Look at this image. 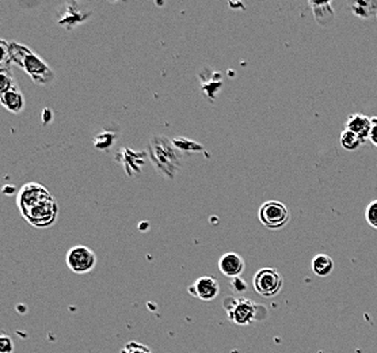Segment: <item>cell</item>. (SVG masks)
<instances>
[{
    "label": "cell",
    "instance_id": "7a4b0ae2",
    "mask_svg": "<svg viewBox=\"0 0 377 353\" xmlns=\"http://www.w3.org/2000/svg\"><path fill=\"white\" fill-rule=\"evenodd\" d=\"M1 51L10 63L22 68L37 85L47 86L54 81V72L49 68L47 63L26 45L1 40Z\"/></svg>",
    "mask_w": 377,
    "mask_h": 353
},
{
    "label": "cell",
    "instance_id": "5bb4252c",
    "mask_svg": "<svg viewBox=\"0 0 377 353\" xmlns=\"http://www.w3.org/2000/svg\"><path fill=\"white\" fill-rule=\"evenodd\" d=\"M311 268L316 276L326 277L330 276L331 272L334 270V261L329 254L321 253L312 258Z\"/></svg>",
    "mask_w": 377,
    "mask_h": 353
},
{
    "label": "cell",
    "instance_id": "d6986e66",
    "mask_svg": "<svg viewBox=\"0 0 377 353\" xmlns=\"http://www.w3.org/2000/svg\"><path fill=\"white\" fill-rule=\"evenodd\" d=\"M365 219L369 226L377 230V200L369 202V205L365 209Z\"/></svg>",
    "mask_w": 377,
    "mask_h": 353
},
{
    "label": "cell",
    "instance_id": "277c9868",
    "mask_svg": "<svg viewBox=\"0 0 377 353\" xmlns=\"http://www.w3.org/2000/svg\"><path fill=\"white\" fill-rule=\"evenodd\" d=\"M223 307L227 312V318L239 326H247L258 319V311L261 307L247 298L227 297L223 301Z\"/></svg>",
    "mask_w": 377,
    "mask_h": 353
},
{
    "label": "cell",
    "instance_id": "ba28073f",
    "mask_svg": "<svg viewBox=\"0 0 377 353\" xmlns=\"http://www.w3.org/2000/svg\"><path fill=\"white\" fill-rule=\"evenodd\" d=\"M188 292L204 302H211L217 298L220 292V286L215 277L201 276L193 283L191 287H188Z\"/></svg>",
    "mask_w": 377,
    "mask_h": 353
},
{
    "label": "cell",
    "instance_id": "9a60e30c",
    "mask_svg": "<svg viewBox=\"0 0 377 353\" xmlns=\"http://www.w3.org/2000/svg\"><path fill=\"white\" fill-rule=\"evenodd\" d=\"M361 145H364L363 140L354 132L345 128V131L341 133V146L346 151H356L361 147Z\"/></svg>",
    "mask_w": 377,
    "mask_h": 353
},
{
    "label": "cell",
    "instance_id": "6da1fadb",
    "mask_svg": "<svg viewBox=\"0 0 377 353\" xmlns=\"http://www.w3.org/2000/svg\"><path fill=\"white\" fill-rule=\"evenodd\" d=\"M17 205L22 217L36 228L53 226L58 216V204L47 188L37 182L23 185L17 195Z\"/></svg>",
    "mask_w": 377,
    "mask_h": 353
},
{
    "label": "cell",
    "instance_id": "52a82bcc",
    "mask_svg": "<svg viewBox=\"0 0 377 353\" xmlns=\"http://www.w3.org/2000/svg\"><path fill=\"white\" fill-rule=\"evenodd\" d=\"M65 262L71 272L76 275H85L90 273L94 269L96 265V255L90 248L78 245L68 250Z\"/></svg>",
    "mask_w": 377,
    "mask_h": 353
},
{
    "label": "cell",
    "instance_id": "30bf717a",
    "mask_svg": "<svg viewBox=\"0 0 377 353\" xmlns=\"http://www.w3.org/2000/svg\"><path fill=\"white\" fill-rule=\"evenodd\" d=\"M346 129L354 132L363 140V143H367L372 129V118L361 113H354L347 117Z\"/></svg>",
    "mask_w": 377,
    "mask_h": 353
},
{
    "label": "cell",
    "instance_id": "7c38bea8",
    "mask_svg": "<svg viewBox=\"0 0 377 353\" xmlns=\"http://www.w3.org/2000/svg\"><path fill=\"white\" fill-rule=\"evenodd\" d=\"M1 105L11 113H21L25 107V98L18 86L1 93Z\"/></svg>",
    "mask_w": 377,
    "mask_h": 353
},
{
    "label": "cell",
    "instance_id": "5b68a950",
    "mask_svg": "<svg viewBox=\"0 0 377 353\" xmlns=\"http://www.w3.org/2000/svg\"><path fill=\"white\" fill-rule=\"evenodd\" d=\"M252 286L261 297L273 298L283 290V276L276 268H262L255 273Z\"/></svg>",
    "mask_w": 377,
    "mask_h": 353
},
{
    "label": "cell",
    "instance_id": "2e32d148",
    "mask_svg": "<svg viewBox=\"0 0 377 353\" xmlns=\"http://www.w3.org/2000/svg\"><path fill=\"white\" fill-rule=\"evenodd\" d=\"M173 145L177 147V150L181 152H202L205 151L204 146H201L200 143L185 139V138H177L173 140Z\"/></svg>",
    "mask_w": 377,
    "mask_h": 353
},
{
    "label": "cell",
    "instance_id": "e0dca14e",
    "mask_svg": "<svg viewBox=\"0 0 377 353\" xmlns=\"http://www.w3.org/2000/svg\"><path fill=\"white\" fill-rule=\"evenodd\" d=\"M0 76H1V83H0V86H1V93H4V92H7V90L12 89L14 86H17V85L14 83V78H12V72H11V68H10V67H1V74H0Z\"/></svg>",
    "mask_w": 377,
    "mask_h": 353
},
{
    "label": "cell",
    "instance_id": "8fae6325",
    "mask_svg": "<svg viewBox=\"0 0 377 353\" xmlns=\"http://www.w3.org/2000/svg\"><path fill=\"white\" fill-rule=\"evenodd\" d=\"M79 7H80V4H78V3L67 4L65 6V12H63V15L60 18V25L67 26V28H72V26L86 21L90 14H87L86 10H79Z\"/></svg>",
    "mask_w": 377,
    "mask_h": 353
},
{
    "label": "cell",
    "instance_id": "9c48e42d",
    "mask_svg": "<svg viewBox=\"0 0 377 353\" xmlns=\"http://www.w3.org/2000/svg\"><path fill=\"white\" fill-rule=\"evenodd\" d=\"M244 268H246V262L243 257L239 255L237 253H226L219 259V269L226 277H231V279L240 277V275L244 272Z\"/></svg>",
    "mask_w": 377,
    "mask_h": 353
},
{
    "label": "cell",
    "instance_id": "8992f818",
    "mask_svg": "<svg viewBox=\"0 0 377 353\" xmlns=\"http://www.w3.org/2000/svg\"><path fill=\"white\" fill-rule=\"evenodd\" d=\"M258 217L259 222L269 230H281L283 228L289 219V211L286 205L281 202L270 200V202H263L259 206L258 211Z\"/></svg>",
    "mask_w": 377,
    "mask_h": 353
},
{
    "label": "cell",
    "instance_id": "44dd1931",
    "mask_svg": "<svg viewBox=\"0 0 377 353\" xmlns=\"http://www.w3.org/2000/svg\"><path fill=\"white\" fill-rule=\"evenodd\" d=\"M231 287L234 288V291H235L236 294H241V292L246 291L247 284H246V281H244L241 277H235V279H233Z\"/></svg>",
    "mask_w": 377,
    "mask_h": 353
},
{
    "label": "cell",
    "instance_id": "7402d4cb",
    "mask_svg": "<svg viewBox=\"0 0 377 353\" xmlns=\"http://www.w3.org/2000/svg\"><path fill=\"white\" fill-rule=\"evenodd\" d=\"M369 142L377 147V117L372 118V129L369 133Z\"/></svg>",
    "mask_w": 377,
    "mask_h": 353
},
{
    "label": "cell",
    "instance_id": "ffe728a7",
    "mask_svg": "<svg viewBox=\"0 0 377 353\" xmlns=\"http://www.w3.org/2000/svg\"><path fill=\"white\" fill-rule=\"evenodd\" d=\"M0 353H14V341L6 333L0 336Z\"/></svg>",
    "mask_w": 377,
    "mask_h": 353
},
{
    "label": "cell",
    "instance_id": "ac0fdd59",
    "mask_svg": "<svg viewBox=\"0 0 377 353\" xmlns=\"http://www.w3.org/2000/svg\"><path fill=\"white\" fill-rule=\"evenodd\" d=\"M120 353H153L147 345L138 341H129L124 345Z\"/></svg>",
    "mask_w": 377,
    "mask_h": 353
},
{
    "label": "cell",
    "instance_id": "3957f363",
    "mask_svg": "<svg viewBox=\"0 0 377 353\" xmlns=\"http://www.w3.org/2000/svg\"><path fill=\"white\" fill-rule=\"evenodd\" d=\"M148 155L155 169L169 180H174L175 174L182 167L181 151L170 139L162 135L151 138L148 143Z\"/></svg>",
    "mask_w": 377,
    "mask_h": 353
},
{
    "label": "cell",
    "instance_id": "4fadbf2b",
    "mask_svg": "<svg viewBox=\"0 0 377 353\" xmlns=\"http://www.w3.org/2000/svg\"><path fill=\"white\" fill-rule=\"evenodd\" d=\"M142 158H144V153H138V152L131 151L128 149H124L122 155H121V160H122L129 177H133L140 171V167L144 164Z\"/></svg>",
    "mask_w": 377,
    "mask_h": 353
}]
</instances>
